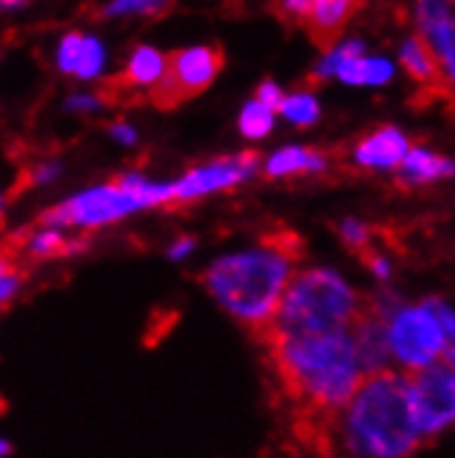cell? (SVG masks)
I'll return each mask as SVG.
<instances>
[{
  "label": "cell",
  "mask_w": 455,
  "mask_h": 458,
  "mask_svg": "<svg viewBox=\"0 0 455 458\" xmlns=\"http://www.w3.org/2000/svg\"><path fill=\"white\" fill-rule=\"evenodd\" d=\"M337 233H340V241L348 249H353V251H370L373 229L365 221H359V218H345V221H340Z\"/></svg>",
  "instance_id": "cb8c5ba5"
},
{
  "label": "cell",
  "mask_w": 455,
  "mask_h": 458,
  "mask_svg": "<svg viewBox=\"0 0 455 458\" xmlns=\"http://www.w3.org/2000/svg\"><path fill=\"white\" fill-rule=\"evenodd\" d=\"M83 39H86L83 34H67L61 39V45L55 50V64L61 72L75 75L78 64H80V53H83Z\"/></svg>",
  "instance_id": "d4e9b609"
},
{
  "label": "cell",
  "mask_w": 455,
  "mask_h": 458,
  "mask_svg": "<svg viewBox=\"0 0 455 458\" xmlns=\"http://www.w3.org/2000/svg\"><path fill=\"white\" fill-rule=\"evenodd\" d=\"M411 144L406 139L403 130L398 127H378L370 136H365L359 144L353 147V163L359 169L370 172H392L400 169V163L406 160Z\"/></svg>",
  "instance_id": "8fae6325"
},
{
  "label": "cell",
  "mask_w": 455,
  "mask_h": 458,
  "mask_svg": "<svg viewBox=\"0 0 455 458\" xmlns=\"http://www.w3.org/2000/svg\"><path fill=\"white\" fill-rule=\"evenodd\" d=\"M367 268H370V274L378 279V282H392V274H395V268H392V259H389L386 254H375V251H367Z\"/></svg>",
  "instance_id": "83f0119b"
},
{
  "label": "cell",
  "mask_w": 455,
  "mask_h": 458,
  "mask_svg": "<svg viewBox=\"0 0 455 458\" xmlns=\"http://www.w3.org/2000/svg\"><path fill=\"white\" fill-rule=\"evenodd\" d=\"M223 53L215 45L185 47L169 55V70L160 86L152 91V100L160 108H172L188 97L202 94L221 72Z\"/></svg>",
  "instance_id": "ba28073f"
},
{
  "label": "cell",
  "mask_w": 455,
  "mask_h": 458,
  "mask_svg": "<svg viewBox=\"0 0 455 458\" xmlns=\"http://www.w3.org/2000/svg\"><path fill=\"white\" fill-rule=\"evenodd\" d=\"M25 254L34 259H50V257H72V241L67 229H58L50 224H42L37 233L25 238Z\"/></svg>",
  "instance_id": "d6986e66"
},
{
  "label": "cell",
  "mask_w": 455,
  "mask_h": 458,
  "mask_svg": "<svg viewBox=\"0 0 455 458\" xmlns=\"http://www.w3.org/2000/svg\"><path fill=\"white\" fill-rule=\"evenodd\" d=\"M365 307L367 304L362 301L359 290L340 271L326 266L301 268L290 279L284 299L276 310V318L265 332L304 335V332L353 329Z\"/></svg>",
  "instance_id": "277c9868"
},
{
  "label": "cell",
  "mask_w": 455,
  "mask_h": 458,
  "mask_svg": "<svg viewBox=\"0 0 455 458\" xmlns=\"http://www.w3.org/2000/svg\"><path fill=\"white\" fill-rule=\"evenodd\" d=\"M259 169V160L254 152L232 155V157H218L202 166H193L174 182V205H188V202H199L210 193L230 191L249 177H254Z\"/></svg>",
  "instance_id": "9c48e42d"
},
{
  "label": "cell",
  "mask_w": 455,
  "mask_h": 458,
  "mask_svg": "<svg viewBox=\"0 0 455 458\" xmlns=\"http://www.w3.org/2000/svg\"><path fill=\"white\" fill-rule=\"evenodd\" d=\"M238 127L246 139H265L274 130V108H268L265 103H259L257 97L251 103L243 106L240 116H238Z\"/></svg>",
  "instance_id": "7402d4cb"
},
{
  "label": "cell",
  "mask_w": 455,
  "mask_h": 458,
  "mask_svg": "<svg viewBox=\"0 0 455 458\" xmlns=\"http://www.w3.org/2000/svg\"><path fill=\"white\" fill-rule=\"evenodd\" d=\"M70 111H100L103 108V97H94V94H75L67 100Z\"/></svg>",
  "instance_id": "d6a6232c"
},
{
  "label": "cell",
  "mask_w": 455,
  "mask_h": 458,
  "mask_svg": "<svg viewBox=\"0 0 455 458\" xmlns=\"http://www.w3.org/2000/svg\"><path fill=\"white\" fill-rule=\"evenodd\" d=\"M365 55V45L359 39H348V42H337L334 47H329L323 53V58L317 61V67L312 72V81H329L337 78V72L345 67L348 61Z\"/></svg>",
  "instance_id": "ffe728a7"
},
{
  "label": "cell",
  "mask_w": 455,
  "mask_h": 458,
  "mask_svg": "<svg viewBox=\"0 0 455 458\" xmlns=\"http://www.w3.org/2000/svg\"><path fill=\"white\" fill-rule=\"evenodd\" d=\"M263 337L282 386L301 409L323 420L334 417L367 376L353 329L304 335L265 332Z\"/></svg>",
  "instance_id": "6da1fadb"
},
{
  "label": "cell",
  "mask_w": 455,
  "mask_h": 458,
  "mask_svg": "<svg viewBox=\"0 0 455 458\" xmlns=\"http://www.w3.org/2000/svg\"><path fill=\"white\" fill-rule=\"evenodd\" d=\"M386 345L392 356V368L403 373H417L442 362L444 356V332L436 307L426 301H400L383 318Z\"/></svg>",
  "instance_id": "5b68a950"
},
{
  "label": "cell",
  "mask_w": 455,
  "mask_h": 458,
  "mask_svg": "<svg viewBox=\"0 0 455 458\" xmlns=\"http://www.w3.org/2000/svg\"><path fill=\"white\" fill-rule=\"evenodd\" d=\"M326 422L340 458H411L426 442L411 414L403 370L365 376L350 401Z\"/></svg>",
  "instance_id": "7a4b0ae2"
},
{
  "label": "cell",
  "mask_w": 455,
  "mask_h": 458,
  "mask_svg": "<svg viewBox=\"0 0 455 458\" xmlns=\"http://www.w3.org/2000/svg\"><path fill=\"white\" fill-rule=\"evenodd\" d=\"M193 251H197V241H193V238H188V235H182V238H177L172 246H169V259H172V263H182V259H188Z\"/></svg>",
  "instance_id": "1f68e13d"
},
{
  "label": "cell",
  "mask_w": 455,
  "mask_h": 458,
  "mask_svg": "<svg viewBox=\"0 0 455 458\" xmlns=\"http://www.w3.org/2000/svg\"><path fill=\"white\" fill-rule=\"evenodd\" d=\"M34 182H50V180H55L58 177V163H42V166H37L34 169Z\"/></svg>",
  "instance_id": "e575fe53"
},
{
  "label": "cell",
  "mask_w": 455,
  "mask_h": 458,
  "mask_svg": "<svg viewBox=\"0 0 455 458\" xmlns=\"http://www.w3.org/2000/svg\"><path fill=\"white\" fill-rule=\"evenodd\" d=\"M398 174L403 185H428L436 180L455 177V160L436 155L426 147H411L406 160L400 163Z\"/></svg>",
  "instance_id": "2e32d148"
},
{
  "label": "cell",
  "mask_w": 455,
  "mask_h": 458,
  "mask_svg": "<svg viewBox=\"0 0 455 458\" xmlns=\"http://www.w3.org/2000/svg\"><path fill=\"white\" fill-rule=\"evenodd\" d=\"M296 246L284 238L226 251L205 268V290L230 318L265 332L276 318L290 279L296 276Z\"/></svg>",
  "instance_id": "3957f363"
},
{
  "label": "cell",
  "mask_w": 455,
  "mask_h": 458,
  "mask_svg": "<svg viewBox=\"0 0 455 458\" xmlns=\"http://www.w3.org/2000/svg\"><path fill=\"white\" fill-rule=\"evenodd\" d=\"M279 12H282V17H287V20L307 22V17H309V12H312V0H282V4H279Z\"/></svg>",
  "instance_id": "f546056e"
},
{
  "label": "cell",
  "mask_w": 455,
  "mask_h": 458,
  "mask_svg": "<svg viewBox=\"0 0 455 458\" xmlns=\"http://www.w3.org/2000/svg\"><path fill=\"white\" fill-rule=\"evenodd\" d=\"M166 70H169V58L149 47V45H141L130 53L127 58V67L122 72V78L116 81V86L122 89H149L155 91L160 86V81L166 78Z\"/></svg>",
  "instance_id": "5bb4252c"
},
{
  "label": "cell",
  "mask_w": 455,
  "mask_h": 458,
  "mask_svg": "<svg viewBox=\"0 0 455 458\" xmlns=\"http://www.w3.org/2000/svg\"><path fill=\"white\" fill-rule=\"evenodd\" d=\"M353 337H356V348H359L365 373H381V370H395L392 368V356H389V345H386V329H383V318H378L375 312H370L365 307L362 318L353 326Z\"/></svg>",
  "instance_id": "7c38bea8"
},
{
  "label": "cell",
  "mask_w": 455,
  "mask_h": 458,
  "mask_svg": "<svg viewBox=\"0 0 455 458\" xmlns=\"http://www.w3.org/2000/svg\"><path fill=\"white\" fill-rule=\"evenodd\" d=\"M431 301L436 307V315L442 320V332H444V356H442V362L455 368V307H450L442 299H431Z\"/></svg>",
  "instance_id": "484cf974"
},
{
  "label": "cell",
  "mask_w": 455,
  "mask_h": 458,
  "mask_svg": "<svg viewBox=\"0 0 455 458\" xmlns=\"http://www.w3.org/2000/svg\"><path fill=\"white\" fill-rule=\"evenodd\" d=\"M147 210L144 202L133 191H127L119 180L86 188L75 196H70L67 202H61L50 208L42 221L58 229H80V233H91V229L111 226L127 216H136Z\"/></svg>",
  "instance_id": "8992f818"
},
{
  "label": "cell",
  "mask_w": 455,
  "mask_h": 458,
  "mask_svg": "<svg viewBox=\"0 0 455 458\" xmlns=\"http://www.w3.org/2000/svg\"><path fill=\"white\" fill-rule=\"evenodd\" d=\"M450 4H452V6H455V0H450Z\"/></svg>",
  "instance_id": "ab89813d"
},
{
  "label": "cell",
  "mask_w": 455,
  "mask_h": 458,
  "mask_svg": "<svg viewBox=\"0 0 455 458\" xmlns=\"http://www.w3.org/2000/svg\"><path fill=\"white\" fill-rule=\"evenodd\" d=\"M409 403L422 439H434L455 425V368L436 362L409 373Z\"/></svg>",
  "instance_id": "52a82bcc"
},
{
  "label": "cell",
  "mask_w": 455,
  "mask_h": 458,
  "mask_svg": "<svg viewBox=\"0 0 455 458\" xmlns=\"http://www.w3.org/2000/svg\"><path fill=\"white\" fill-rule=\"evenodd\" d=\"M169 4V0H114L105 14H155Z\"/></svg>",
  "instance_id": "4316f807"
},
{
  "label": "cell",
  "mask_w": 455,
  "mask_h": 458,
  "mask_svg": "<svg viewBox=\"0 0 455 458\" xmlns=\"http://www.w3.org/2000/svg\"><path fill=\"white\" fill-rule=\"evenodd\" d=\"M362 4L365 0H312V12L307 17L312 39L317 45H332Z\"/></svg>",
  "instance_id": "4fadbf2b"
},
{
  "label": "cell",
  "mask_w": 455,
  "mask_h": 458,
  "mask_svg": "<svg viewBox=\"0 0 455 458\" xmlns=\"http://www.w3.org/2000/svg\"><path fill=\"white\" fill-rule=\"evenodd\" d=\"M417 28L439 61L442 86L455 103V6L450 0H417Z\"/></svg>",
  "instance_id": "30bf717a"
},
{
  "label": "cell",
  "mask_w": 455,
  "mask_h": 458,
  "mask_svg": "<svg viewBox=\"0 0 455 458\" xmlns=\"http://www.w3.org/2000/svg\"><path fill=\"white\" fill-rule=\"evenodd\" d=\"M400 67L422 86H434L439 91L442 86V72H439V61L428 42L422 37H411L400 45Z\"/></svg>",
  "instance_id": "e0dca14e"
},
{
  "label": "cell",
  "mask_w": 455,
  "mask_h": 458,
  "mask_svg": "<svg viewBox=\"0 0 455 458\" xmlns=\"http://www.w3.org/2000/svg\"><path fill=\"white\" fill-rule=\"evenodd\" d=\"M4 4H17V0H4Z\"/></svg>",
  "instance_id": "f35d334b"
},
{
  "label": "cell",
  "mask_w": 455,
  "mask_h": 458,
  "mask_svg": "<svg viewBox=\"0 0 455 458\" xmlns=\"http://www.w3.org/2000/svg\"><path fill=\"white\" fill-rule=\"evenodd\" d=\"M263 169L271 180L296 174H323L329 169V157L312 147H282L274 155H268Z\"/></svg>",
  "instance_id": "9a60e30c"
},
{
  "label": "cell",
  "mask_w": 455,
  "mask_h": 458,
  "mask_svg": "<svg viewBox=\"0 0 455 458\" xmlns=\"http://www.w3.org/2000/svg\"><path fill=\"white\" fill-rule=\"evenodd\" d=\"M12 453H14V445L6 437H0V458H12Z\"/></svg>",
  "instance_id": "d590c367"
},
{
  "label": "cell",
  "mask_w": 455,
  "mask_h": 458,
  "mask_svg": "<svg viewBox=\"0 0 455 458\" xmlns=\"http://www.w3.org/2000/svg\"><path fill=\"white\" fill-rule=\"evenodd\" d=\"M20 287H22V279H20V274H17L14 268H12L9 274L0 276V307L12 304V301L17 299Z\"/></svg>",
  "instance_id": "f1b7e54d"
},
{
  "label": "cell",
  "mask_w": 455,
  "mask_h": 458,
  "mask_svg": "<svg viewBox=\"0 0 455 458\" xmlns=\"http://www.w3.org/2000/svg\"><path fill=\"white\" fill-rule=\"evenodd\" d=\"M105 70V47L100 45V39L86 37L83 39V53H80V64L75 70V78L80 81H94L100 78Z\"/></svg>",
  "instance_id": "603a6c76"
},
{
  "label": "cell",
  "mask_w": 455,
  "mask_h": 458,
  "mask_svg": "<svg viewBox=\"0 0 455 458\" xmlns=\"http://www.w3.org/2000/svg\"><path fill=\"white\" fill-rule=\"evenodd\" d=\"M279 114L296 127H309L320 119V103L315 100V94L309 91H296V94H287L282 106H279Z\"/></svg>",
  "instance_id": "44dd1931"
},
{
  "label": "cell",
  "mask_w": 455,
  "mask_h": 458,
  "mask_svg": "<svg viewBox=\"0 0 455 458\" xmlns=\"http://www.w3.org/2000/svg\"><path fill=\"white\" fill-rule=\"evenodd\" d=\"M4 208H6V199H4V191H0V216H4Z\"/></svg>",
  "instance_id": "74e56055"
},
{
  "label": "cell",
  "mask_w": 455,
  "mask_h": 458,
  "mask_svg": "<svg viewBox=\"0 0 455 458\" xmlns=\"http://www.w3.org/2000/svg\"><path fill=\"white\" fill-rule=\"evenodd\" d=\"M257 100H259V103H265V106L274 108V111H279V106H282V100H284V91H282L274 81H265V83H259V89H257Z\"/></svg>",
  "instance_id": "4dcf8cb0"
},
{
  "label": "cell",
  "mask_w": 455,
  "mask_h": 458,
  "mask_svg": "<svg viewBox=\"0 0 455 458\" xmlns=\"http://www.w3.org/2000/svg\"><path fill=\"white\" fill-rule=\"evenodd\" d=\"M9 271H12V259L6 254H0V276L9 274Z\"/></svg>",
  "instance_id": "8d00e7d4"
},
{
  "label": "cell",
  "mask_w": 455,
  "mask_h": 458,
  "mask_svg": "<svg viewBox=\"0 0 455 458\" xmlns=\"http://www.w3.org/2000/svg\"><path fill=\"white\" fill-rule=\"evenodd\" d=\"M0 4H4V0H0Z\"/></svg>",
  "instance_id": "60d3db41"
},
{
  "label": "cell",
  "mask_w": 455,
  "mask_h": 458,
  "mask_svg": "<svg viewBox=\"0 0 455 458\" xmlns=\"http://www.w3.org/2000/svg\"><path fill=\"white\" fill-rule=\"evenodd\" d=\"M111 139L119 141L122 147H133L139 141V133H136V127H130L127 122H116L111 127Z\"/></svg>",
  "instance_id": "836d02e7"
},
{
  "label": "cell",
  "mask_w": 455,
  "mask_h": 458,
  "mask_svg": "<svg viewBox=\"0 0 455 458\" xmlns=\"http://www.w3.org/2000/svg\"><path fill=\"white\" fill-rule=\"evenodd\" d=\"M395 78V64L381 55H359L348 61L345 67L337 72V81L348 86H383Z\"/></svg>",
  "instance_id": "ac0fdd59"
}]
</instances>
